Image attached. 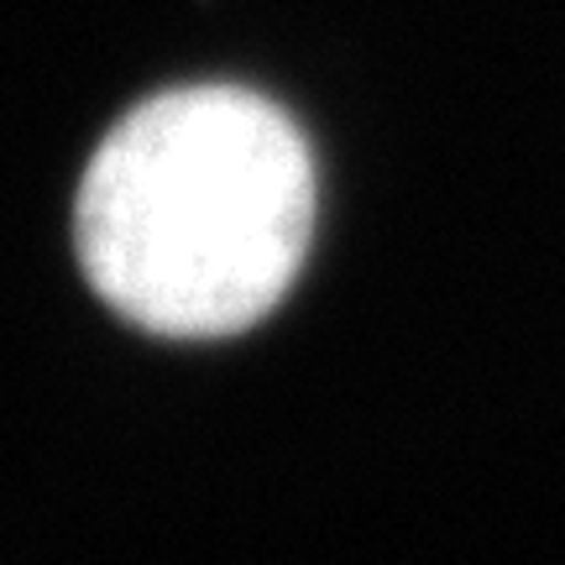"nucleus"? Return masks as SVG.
I'll return each instance as SVG.
<instances>
[{"mask_svg":"<svg viewBox=\"0 0 565 565\" xmlns=\"http://www.w3.org/2000/svg\"><path fill=\"white\" fill-rule=\"evenodd\" d=\"M315 231V158L273 100L189 84L105 131L74 204L89 288L168 341H215L278 309Z\"/></svg>","mask_w":565,"mask_h":565,"instance_id":"f257e3e1","label":"nucleus"}]
</instances>
